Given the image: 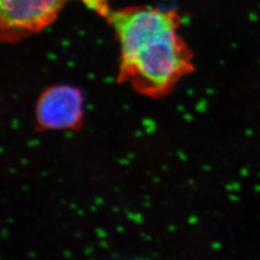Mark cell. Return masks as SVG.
Here are the masks:
<instances>
[{
	"label": "cell",
	"mask_w": 260,
	"mask_h": 260,
	"mask_svg": "<svg viewBox=\"0 0 260 260\" xmlns=\"http://www.w3.org/2000/svg\"><path fill=\"white\" fill-rule=\"evenodd\" d=\"M70 0H0V35L16 43L48 27Z\"/></svg>",
	"instance_id": "obj_2"
},
{
	"label": "cell",
	"mask_w": 260,
	"mask_h": 260,
	"mask_svg": "<svg viewBox=\"0 0 260 260\" xmlns=\"http://www.w3.org/2000/svg\"><path fill=\"white\" fill-rule=\"evenodd\" d=\"M83 117V95L70 85H55L41 93L36 105V118L46 129L76 127Z\"/></svg>",
	"instance_id": "obj_3"
},
{
	"label": "cell",
	"mask_w": 260,
	"mask_h": 260,
	"mask_svg": "<svg viewBox=\"0 0 260 260\" xmlns=\"http://www.w3.org/2000/svg\"><path fill=\"white\" fill-rule=\"evenodd\" d=\"M120 45L118 82L140 94L163 98L193 71L192 53L176 12L132 6L107 14Z\"/></svg>",
	"instance_id": "obj_1"
}]
</instances>
